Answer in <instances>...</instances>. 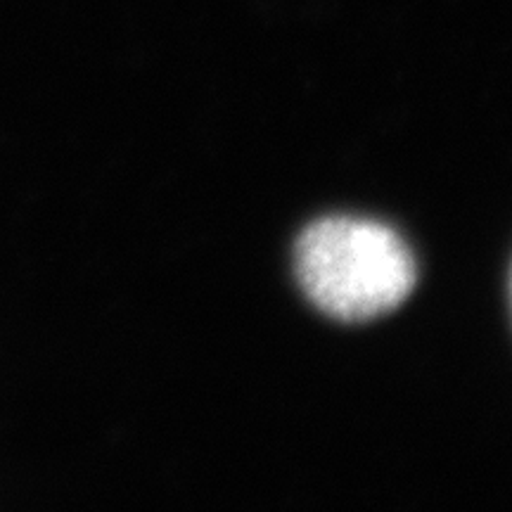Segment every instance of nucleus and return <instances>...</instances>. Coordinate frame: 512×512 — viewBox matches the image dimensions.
Instances as JSON below:
<instances>
[{"label": "nucleus", "instance_id": "nucleus-1", "mask_svg": "<svg viewBox=\"0 0 512 512\" xmlns=\"http://www.w3.org/2000/svg\"><path fill=\"white\" fill-rule=\"evenodd\" d=\"M294 271L311 304L344 323H363L406 302L415 256L396 230L356 216L311 223L294 247Z\"/></svg>", "mask_w": 512, "mask_h": 512}, {"label": "nucleus", "instance_id": "nucleus-2", "mask_svg": "<svg viewBox=\"0 0 512 512\" xmlns=\"http://www.w3.org/2000/svg\"><path fill=\"white\" fill-rule=\"evenodd\" d=\"M510 304H512V268H510Z\"/></svg>", "mask_w": 512, "mask_h": 512}]
</instances>
